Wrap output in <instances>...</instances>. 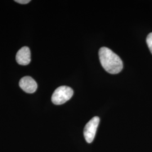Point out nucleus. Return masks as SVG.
Wrapping results in <instances>:
<instances>
[{"label": "nucleus", "mask_w": 152, "mask_h": 152, "mask_svg": "<svg viewBox=\"0 0 152 152\" xmlns=\"http://www.w3.org/2000/svg\"><path fill=\"white\" fill-rule=\"evenodd\" d=\"M99 60L104 69L110 74H118L123 69V62L110 49L102 47L99 52Z\"/></svg>", "instance_id": "f257e3e1"}, {"label": "nucleus", "mask_w": 152, "mask_h": 152, "mask_svg": "<svg viewBox=\"0 0 152 152\" xmlns=\"http://www.w3.org/2000/svg\"><path fill=\"white\" fill-rule=\"evenodd\" d=\"M73 95V90L72 88L62 86L55 90L51 97V101L55 105H61L71 99Z\"/></svg>", "instance_id": "f03ea898"}, {"label": "nucleus", "mask_w": 152, "mask_h": 152, "mask_svg": "<svg viewBox=\"0 0 152 152\" xmlns=\"http://www.w3.org/2000/svg\"><path fill=\"white\" fill-rule=\"evenodd\" d=\"M99 122V117L96 116L90 120L85 125L83 130V135L86 141L88 143H91L94 140Z\"/></svg>", "instance_id": "7ed1b4c3"}, {"label": "nucleus", "mask_w": 152, "mask_h": 152, "mask_svg": "<svg viewBox=\"0 0 152 152\" xmlns=\"http://www.w3.org/2000/svg\"><path fill=\"white\" fill-rule=\"evenodd\" d=\"M19 86L24 91L28 94H32L37 90V84L31 77L25 76L20 80Z\"/></svg>", "instance_id": "20e7f679"}, {"label": "nucleus", "mask_w": 152, "mask_h": 152, "mask_svg": "<svg viewBox=\"0 0 152 152\" xmlns=\"http://www.w3.org/2000/svg\"><path fill=\"white\" fill-rule=\"evenodd\" d=\"M16 60L19 65H28L31 61V54L29 48L24 46L20 49L16 53Z\"/></svg>", "instance_id": "39448f33"}, {"label": "nucleus", "mask_w": 152, "mask_h": 152, "mask_svg": "<svg viewBox=\"0 0 152 152\" xmlns=\"http://www.w3.org/2000/svg\"><path fill=\"white\" fill-rule=\"evenodd\" d=\"M147 44L152 54V32L149 33L147 37Z\"/></svg>", "instance_id": "423d86ee"}, {"label": "nucleus", "mask_w": 152, "mask_h": 152, "mask_svg": "<svg viewBox=\"0 0 152 152\" xmlns=\"http://www.w3.org/2000/svg\"><path fill=\"white\" fill-rule=\"evenodd\" d=\"M15 2H18L19 4H27L29 2H30L31 1L30 0H16V1H15Z\"/></svg>", "instance_id": "0eeeda50"}]
</instances>
